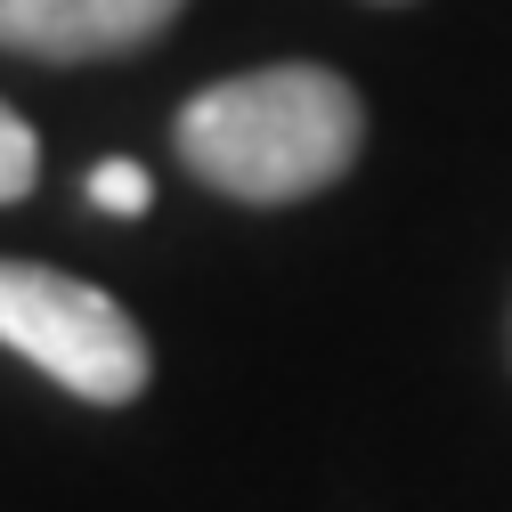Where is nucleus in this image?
Returning <instances> with one entry per match:
<instances>
[{
	"mask_svg": "<svg viewBox=\"0 0 512 512\" xmlns=\"http://www.w3.org/2000/svg\"><path fill=\"white\" fill-rule=\"evenodd\" d=\"M0 342L90 407H131L147 391V334L131 309L66 269L0 261Z\"/></svg>",
	"mask_w": 512,
	"mask_h": 512,
	"instance_id": "nucleus-2",
	"label": "nucleus"
},
{
	"mask_svg": "<svg viewBox=\"0 0 512 512\" xmlns=\"http://www.w3.org/2000/svg\"><path fill=\"white\" fill-rule=\"evenodd\" d=\"M179 9L187 0H0V49L41 66H98L163 41Z\"/></svg>",
	"mask_w": 512,
	"mask_h": 512,
	"instance_id": "nucleus-3",
	"label": "nucleus"
},
{
	"mask_svg": "<svg viewBox=\"0 0 512 512\" xmlns=\"http://www.w3.org/2000/svg\"><path fill=\"white\" fill-rule=\"evenodd\" d=\"M179 163L228 204H309L358 163L366 106L334 66L228 74L179 106Z\"/></svg>",
	"mask_w": 512,
	"mask_h": 512,
	"instance_id": "nucleus-1",
	"label": "nucleus"
},
{
	"mask_svg": "<svg viewBox=\"0 0 512 512\" xmlns=\"http://www.w3.org/2000/svg\"><path fill=\"white\" fill-rule=\"evenodd\" d=\"M382 9H407V0H382Z\"/></svg>",
	"mask_w": 512,
	"mask_h": 512,
	"instance_id": "nucleus-7",
	"label": "nucleus"
},
{
	"mask_svg": "<svg viewBox=\"0 0 512 512\" xmlns=\"http://www.w3.org/2000/svg\"><path fill=\"white\" fill-rule=\"evenodd\" d=\"M33 171H41V147H33V131H25V114L0 106V204L33 196Z\"/></svg>",
	"mask_w": 512,
	"mask_h": 512,
	"instance_id": "nucleus-4",
	"label": "nucleus"
},
{
	"mask_svg": "<svg viewBox=\"0 0 512 512\" xmlns=\"http://www.w3.org/2000/svg\"><path fill=\"white\" fill-rule=\"evenodd\" d=\"M504 350H512V317H504Z\"/></svg>",
	"mask_w": 512,
	"mask_h": 512,
	"instance_id": "nucleus-6",
	"label": "nucleus"
},
{
	"mask_svg": "<svg viewBox=\"0 0 512 512\" xmlns=\"http://www.w3.org/2000/svg\"><path fill=\"white\" fill-rule=\"evenodd\" d=\"M90 204H98V212H122V220H139V212L155 204V187H147L139 163H98V171H90Z\"/></svg>",
	"mask_w": 512,
	"mask_h": 512,
	"instance_id": "nucleus-5",
	"label": "nucleus"
}]
</instances>
